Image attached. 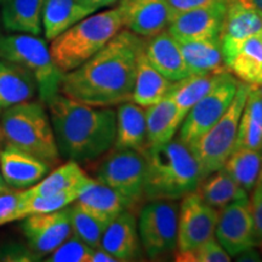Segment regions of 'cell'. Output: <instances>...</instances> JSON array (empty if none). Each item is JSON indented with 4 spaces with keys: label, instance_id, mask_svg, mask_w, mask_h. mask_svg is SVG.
I'll return each mask as SVG.
<instances>
[{
    "label": "cell",
    "instance_id": "30bf717a",
    "mask_svg": "<svg viewBox=\"0 0 262 262\" xmlns=\"http://www.w3.org/2000/svg\"><path fill=\"white\" fill-rule=\"evenodd\" d=\"M239 81L231 72H227L208 95L193 106L186 114L180 126L179 140L186 146L205 134L222 117L237 93Z\"/></svg>",
    "mask_w": 262,
    "mask_h": 262
},
{
    "label": "cell",
    "instance_id": "74e56055",
    "mask_svg": "<svg viewBox=\"0 0 262 262\" xmlns=\"http://www.w3.org/2000/svg\"><path fill=\"white\" fill-rule=\"evenodd\" d=\"M25 201L24 189H3L0 191V226L22 220V204Z\"/></svg>",
    "mask_w": 262,
    "mask_h": 262
},
{
    "label": "cell",
    "instance_id": "5b68a950",
    "mask_svg": "<svg viewBox=\"0 0 262 262\" xmlns=\"http://www.w3.org/2000/svg\"><path fill=\"white\" fill-rule=\"evenodd\" d=\"M0 133L5 145H11L48 163L60 162L50 116L41 102H22L2 112Z\"/></svg>",
    "mask_w": 262,
    "mask_h": 262
},
{
    "label": "cell",
    "instance_id": "9c48e42d",
    "mask_svg": "<svg viewBox=\"0 0 262 262\" xmlns=\"http://www.w3.org/2000/svg\"><path fill=\"white\" fill-rule=\"evenodd\" d=\"M143 253L158 258L178 249L179 204L172 199H152L142 206L137 220Z\"/></svg>",
    "mask_w": 262,
    "mask_h": 262
},
{
    "label": "cell",
    "instance_id": "d6986e66",
    "mask_svg": "<svg viewBox=\"0 0 262 262\" xmlns=\"http://www.w3.org/2000/svg\"><path fill=\"white\" fill-rule=\"evenodd\" d=\"M143 51L149 63L169 80L179 81L189 75L179 42L168 29L143 38Z\"/></svg>",
    "mask_w": 262,
    "mask_h": 262
},
{
    "label": "cell",
    "instance_id": "e0dca14e",
    "mask_svg": "<svg viewBox=\"0 0 262 262\" xmlns=\"http://www.w3.org/2000/svg\"><path fill=\"white\" fill-rule=\"evenodd\" d=\"M100 247L119 262L139 260L142 255L137 219L131 210H125L108 222Z\"/></svg>",
    "mask_w": 262,
    "mask_h": 262
},
{
    "label": "cell",
    "instance_id": "d4e9b609",
    "mask_svg": "<svg viewBox=\"0 0 262 262\" xmlns=\"http://www.w3.org/2000/svg\"><path fill=\"white\" fill-rule=\"evenodd\" d=\"M183 60L191 74H221L229 72L219 39L212 40H178Z\"/></svg>",
    "mask_w": 262,
    "mask_h": 262
},
{
    "label": "cell",
    "instance_id": "681fc988",
    "mask_svg": "<svg viewBox=\"0 0 262 262\" xmlns=\"http://www.w3.org/2000/svg\"><path fill=\"white\" fill-rule=\"evenodd\" d=\"M5 2V0H0V4H2V3H4Z\"/></svg>",
    "mask_w": 262,
    "mask_h": 262
},
{
    "label": "cell",
    "instance_id": "e575fe53",
    "mask_svg": "<svg viewBox=\"0 0 262 262\" xmlns=\"http://www.w3.org/2000/svg\"><path fill=\"white\" fill-rule=\"evenodd\" d=\"M79 192L80 188H75L51 195H39L31 196V198L25 196L24 204H22V220L33 214H45V212L63 209L77 201Z\"/></svg>",
    "mask_w": 262,
    "mask_h": 262
},
{
    "label": "cell",
    "instance_id": "f1b7e54d",
    "mask_svg": "<svg viewBox=\"0 0 262 262\" xmlns=\"http://www.w3.org/2000/svg\"><path fill=\"white\" fill-rule=\"evenodd\" d=\"M195 192L206 204L217 210L239 199L248 198V192L225 169L217 170L203 179Z\"/></svg>",
    "mask_w": 262,
    "mask_h": 262
},
{
    "label": "cell",
    "instance_id": "5bb4252c",
    "mask_svg": "<svg viewBox=\"0 0 262 262\" xmlns=\"http://www.w3.org/2000/svg\"><path fill=\"white\" fill-rule=\"evenodd\" d=\"M22 232L35 254L48 256L72 233L68 206L57 211L27 216L22 222Z\"/></svg>",
    "mask_w": 262,
    "mask_h": 262
},
{
    "label": "cell",
    "instance_id": "816d5d0a",
    "mask_svg": "<svg viewBox=\"0 0 262 262\" xmlns=\"http://www.w3.org/2000/svg\"><path fill=\"white\" fill-rule=\"evenodd\" d=\"M261 245V253H262V244H260Z\"/></svg>",
    "mask_w": 262,
    "mask_h": 262
},
{
    "label": "cell",
    "instance_id": "3957f363",
    "mask_svg": "<svg viewBox=\"0 0 262 262\" xmlns=\"http://www.w3.org/2000/svg\"><path fill=\"white\" fill-rule=\"evenodd\" d=\"M145 199H181L194 192L202 181L198 162L180 140L149 147L146 150Z\"/></svg>",
    "mask_w": 262,
    "mask_h": 262
},
{
    "label": "cell",
    "instance_id": "7dc6e473",
    "mask_svg": "<svg viewBox=\"0 0 262 262\" xmlns=\"http://www.w3.org/2000/svg\"><path fill=\"white\" fill-rule=\"evenodd\" d=\"M250 3H253V4L256 6L257 9H260L262 11V0H249Z\"/></svg>",
    "mask_w": 262,
    "mask_h": 262
},
{
    "label": "cell",
    "instance_id": "f6af8a7d",
    "mask_svg": "<svg viewBox=\"0 0 262 262\" xmlns=\"http://www.w3.org/2000/svg\"><path fill=\"white\" fill-rule=\"evenodd\" d=\"M6 188H9V186L6 185V182L4 181V179H3L2 171H0V191H3V189H6Z\"/></svg>",
    "mask_w": 262,
    "mask_h": 262
},
{
    "label": "cell",
    "instance_id": "9a60e30c",
    "mask_svg": "<svg viewBox=\"0 0 262 262\" xmlns=\"http://www.w3.org/2000/svg\"><path fill=\"white\" fill-rule=\"evenodd\" d=\"M227 3L191 10L175 16L168 31L176 40H212L219 39Z\"/></svg>",
    "mask_w": 262,
    "mask_h": 262
},
{
    "label": "cell",
    "instance_id": "8d00e7d4",
    "mask_svg": "<svg viewBox=\"0 0 262 262\" xmlns=\"http://www.w3.org/2000/svg\"><path fill=\"white\" fill-rule=\"evenodd\" d=\"M176 260L183 262H229L232 258L216 238H212L193 250L179 251L176 254Z\"/></svg>",
    "mask_w": 262,
    "mask_h": 262
},
{
    "label": "cell",
    "instance_id": "52a82bcc",
    "mask_svg": "<svg viewBox=\"0 0 262 262\" xmlns=\"http://www.w3.org/2000/svg\"><path fill=\"white\" fill-rule=\"evenodd\" d=\"M250 85L239 83L231 106L205 134L194 141L189 149L198 162L202 180L224 168L226 160L235 148L238 125Z\"/></svg>",
    "mask_w": 262,
    "mask_h": 262
},
{
    "label": "cell",
    "instance_id": "484cf974",
    "mask_svg": "<svg viewBox=\"0 0 262 262\" xmlns=\"http://www.w3.org/2000/svg\"><path fill=\"white\" fill-rule=\"evenodd\" d=\"M45 0H5L0 18L6 31L39 35L42 32V8Z\"/></svg>",
    "mask_w": 262,
    "mask_h": 262
},
{
    "label": "cell",
    "instance_id": "ffe728a7",
    "mask_svg": "<svg viewBox=\"0 0 262 262\" xmlns=\"http://www.w3.org/2000/svg\"><path fill=\"white\" fill-rule=\"evenodd\" d=\"M77 202L88 211L107 222L120 212L135 208L122 193L93 178H89L80 188Z\"/></svg>",
    "mask_w": 262,
    "mask_h": 262
},
{
    "label": "cell",
    "instance_id": "c3c4849f",
    "mask_svg": "<svg viewBox=\"0 0 262 262\" xmlns=\"http://www.w3.org/2000/svg\"><path fill=\"white\" fill-rule=\"evenodd\" d=\"M3 139H2V133H0V142H2Z\"/></svg>",
    "mask_w": 262,
    "mask_h": 262
},
{
    "label": "cell",
    "instance_id": "6da1fadb",
    "mask_svg": "<svg viewBox=\"0 0 262 262\" xmlns=\"http://www.w3.org/2000/svg\"><path fill=\"white\" fill-rule=\"evenodd\" d=\"M142 42V38L123 28L93 57L63 74L60 93L94 107H114L131 101Z\"/></svg>",
    "mask_w": 262,
    "mask_h": 262
},
{
    "label": "cell",
    "instance_id": "7bdbcfd3",
    "mask_svg": "<svg viewBox=\"0 0 262 262\" xmlns=\"http://www.w3.org/2000/svg\"><path fill=\"white\" fill-rule=\"evenodd\" d=\"M90 262H119L113 255H111L108 251L104 250L101 247L95 248L93 256H91Z\"/></svg>",
    "mask_w": 262,
    "mask_h": 262
},
{
    "label": "cell",
    "instance_id": "83f0119b",
    "mask_svg": "<svg viewBox=\"0 0 262 262\" xmlns=\"http://www.w3.org/2000/svg\"><path fill=\"white\" fill-rule=\"evenodd\" d=\"M226 64L241 83L260 88L262 85V33L242 42Z\"/></svg>",
    "mask_w": 262,
    "mask_h": 262
},
{
    "label": "cell",
    "instance_id": "ab89813d",
    "mask_svg": "<svg viewBox=\"0 0 262 262\" xmlns=\"http://www.w3.org/2000/svg\"><path fill=\"white\" fill-rule=\"evenodd\" d=\"M250 208L254 220V232L256 244H262V186L256 185L250 198Z\"/></svg>",
    "mask_w": 262,
    "mask_h": 262
},
{
    "label": "cell",
    "instance_id": "603a6c76",
    "mask_svg": "<svg viewBox=\"0 0 262 262\" xmlns=\"http://www.w3.org/2000/svg\"><path fill=\"white\" fill-rule=\"evenodd\" d=\"M173 83L175 81L169 80L149 63L143 51L142 42V48L137 55L136 75L131 101L143 108L152 106L168 96Z\"/></svg>",
    "mask_w": 262,
    "mask_h": 262
},
{
    "label": "cell",
    "instance_id": "cb8c5ba5",
    "mask_svg": "<svg viewBox=\"0 0 262 262\" xmlns=\"http://www.w3.org/2000/svg\"><path fill=\"white\" fill-rule=\"evenodd\" d=\"M37 91V81L29 72L12 62L0 60V113L32 100Z\"/></svg>",
    "mask_w": 262,
    "mask_h": 262
},
{
    "label": "cell",
    "instance_id": "d590c367",
    "mask_svg": "<svg viewBox=\"0 0 262 262\" xmlns=\"http://www.w3.org/2000/svg\"><path fill=\"white\" fill-rule=\"evenodd\" d=\"M94 248L71 233L45 258L47 262H90Z\"/></svg>",
    "mask_w": 262,
    "mask_h": 262
},
{
    "label": "cell",
    "instance_id": "f5cc1de1",
    "mask_svg": "<svg viewBox=\"0 0 262 262\" xmlns=\"http://www.w3.org/2000/svg\"><path fill=\"white\" fill-rule=\"evenodd\" d=\"M226 2H228V0H226Z\"/></svg>",
    "mask_w": 262,
    "mask_h": 262
},
{
    "label": "cell",
    "instance_id": "2e32d148",
    "mask_svg": "<svg viewBox=\"0 0 262 262\" xmlns=\"http://www.w3.org/2000/svg\"><path fill=\"white\" fill-rule=\"evenodd\" d=\"M124 28L142 38L168 29L172 19L166 0H119Z\"/></svg>",
    "mask_w": 262,
    "mask_h": 262
},
{
    "label": "cell",
    "instance_id": "836d02e7",
    "mask_svg": "<svg viewBox=\"0 0 262 262\" xmlns=\"http://www.w3.org/2000/svg\"><path fill=\"white\" fill-rule=\"evenodd\" d=\"M72 233L91 248H98L108 222L84 209L77 201L68 205Z\"/></svg>",
    "mask_w": 262,
    "mask_h": 262
},
{
    "label": "cell",
    "instance_id": "4dcf8cb0",
    "mask_svg": "<svg viewBox=\"0 0 262 262\" xmlns=\"http://www.w3.org/2000/svg\"><path fill=\"white\" fill-rule=\"evenodd\" d=\"M227 73V72H226ZM226 73L221 74H191L183 79L175 81L168 96L178 107L179 112L185 118L189 110L214 89Z\"/></svg>",
    "mask_w": 262,
    "mask_h": 262
},
{
    "label": "cell",
    "instance_id": "7c38bea8",
    "mask_svg": "<svg viewBox=\"0 0 262 262\" xmlns=\"http://www.w3.org/2000/svg\"><path fill=\"white\" fill-rule=\"evenodd\" d=\"M216 241L231 257L250 247H256L254 220L249 198L239 199L219 210Z\"/></svg>",
    "mask_w": 262,
    "mask_h": 262
},
{
    "label": "cell",
    "instance_id": "7402d4cb",
    "mask_svg": "<svg viewBox=\"0 0 262 262\" xmlns=\"http://www.w3.org/2000/svg\"><path fill=\"white\" fill-rule=\"evenodd\" d=\"M97 10L83 0H45L42 8V32L45 39L54 40Z\"/></svg>",
    "mask_w": 262,
    "mask_h": 262
},
{
    "label": "cell",
    "instance_id": "8fae6325",
    "mask_svg": "<svg viewBox=\"0 0 262 262\" xmlns=\"http://www.w3.org/2000/svg\"><path fill=\"white\" fill-rule=\"evenodd\" d=\"M181 199L179 205L178 251H189L215 238L219 210L206 204L195 191Z\"/></svg>",
    "mask_w": 262,
    "mask_h": 262
},
{
    "label": "cell",
    "instance_id": "4fadbf2b",
    "mask_svg": "<svg viewBox=\"0 0 262 262\" xmlns=\"http://www.w3.org/2000/svg\"><path fill=\"white\" fill-rule=\"evenodd\" d=\"M262 33V11L249 0H228L220 40L227 62L244 40Z\"/></svg>",
    "mask_w": 262,
    "mask_h": 262
},
{
    "label": "cell",
    "instance_id": "f546056e",
    "mask_svg": "<svg viewBox=\"0 0 262 262\" xmlns=\"http://www.w3.org/2000/svg\"><path fill=\"white\" fill-rule=\"evenodd\" d=\"M89 178L90 176L80 168L79 163L70 160L63 165L57 166L47 178H42L35 185L24 189V193L27 198L56 194L70 189L81 188Z\"/></svg>",
    "mask_w": 262,
    "mask_h": 262
},
{
    "label": "cell",
    "instance_id": "1f68e13d",
    "mask_svg": "<svg viewBox=\"0 0 262 262\" xmlns=\"http://www.w3.org/2000/svg\"><path fill=\"white\" fill-rule=\"evenodd\" d=\"M235 147L262 149V93L250 86L238 125Z\"/></svg>",
    "mask_w": 262,
    "mask_h": 262
},
{
    "label": "cell",
    "instance_id": "bcb514c9",
    "mask_svg": "<svg viewBox=\"0 0 262 262\" xmlns=\"http://www.w3.org/2000/svg\"><path fill=\"white\" fill-rule=\"evenodd\" d=\"M262 153V149H261ZM256 185L262 186V158H261V166H260V172H258V178H257V183Z\"/></svg>",
    "mask_w": 262,
    "mask_h": 262
},
{
    "label": "cell",
    "instance_id": "277c9868",
    "mask_svg": "<svg viewBox=\"0 0 262 262\" xmlns=\"http://www.w3.org/2000/svg\"><path fill=\"white\" fill-rule=\"evenodd\" d=\"M124 28L120 9L91 14L51 40L50 54L62 73L75 70L93 57Z\"/></svg>",
    "mask_w": 262,
    "mask_h": 262
},
{
    "label": "cell",
    "instance_id": "ba28073f",
    "mask_svg": "<svg viewBox=\"0 0 262 262\" xmlns=\"http://www.w3.org/2000/svg\"><path fill=\"white\" fill-rule=\"evenodd\" d=\"M147 160L143 152L112 147L94 168L95 180L110 186L134 205L145 199Z\"/></svg>",
    "mask_w": 262,
    "mask_h": 262
},
{
    "label": "cell",
    "instance_id": "60d3db41",
    "mask_svg": "<svg viewBox=\"0 0 262 262\" xmlns=\"http://www.w3.org/2000/svg\"><path fill=\"white\" fill-rule=\"evenodd\" d=\"M170 11H171L172 18L182 12L191 11V10L205 8V6H211L221 3H227L226 0H166Z\"/></svg>",
    "mask_w": 262,
    "mask_h": 262
},
{
    "label": "cell",
    "instance_id": "ee69618b",
    "mask_svg": "<svg viewBox=\"0 0 262 262\" xmlns=\"http://www.w3.org/2000/svg\"><path fill=\"white\" fill-rule=\"evenodd\" d=\"M83 2L95 6V8L101 9V8H106V6L116 4V3L119 2V0H83Z\"/></svg>",
    "mask_w": 262,
    "mask_h": 262
},
{
    "label": "cell",
    "instance_id": "f907efd6",
    "mask_svg": "<svg viewBox=\"0 0 262 262\" xmlns=\"http://www.w3.org/2000/svg\"><path fill=\"white\" fill-rule=\"evenodd\" d=\"M260 90H261V93H262V85L260 86Z\"/></svg>",
    "mask_w": 262,
    "mask_h": 262
},
{
    "label": "cell",
    "instance_id": "d6a6232c",
    "mask_svg": "<svg viewBox=\"0 0 262 262\" xmlns=\"http://www.w3.org/2000/svg\"><path fill=\"white\" fill-rule=\"evenodd\" d=\"M261 158V149L235 147L222 169H225L241 187L247 192H251L257 183Z\"/></svg>",
    "mask_w": 262,
    "mask_h": 262
},
{
    "label": "cell",
    "instance_id": "b9f144b4",
    "mask_svg": "<svg viewBox=\"0 0 262 262\" xmlns=\"http://www.w3.org/2000/svg\"><path fill=\"white\" fill-rule=\"evenodd\" d=\"M234 257H235V260L239 262H250V261L260 262V261H262L260 251H258L255 247H250V248L245 249V250L242 251V253L235 255Z\"/></svg>",
    "mask_w": 262,
    "mask_h": 262
},
{
    "label": "cell",
    "instance_id": "7a4b0ae2",
    "mask_svg": "<svg viewBox=\"0 0 262 262\" xmlns=\"http://www.w3.org/2000/svg\"><path fill=\"white\" fill-rule=\"evenodd\" d=\"M60 156L77 163L100 159L114 146L116 111L77 102L61 93L47 103Z\"/></svg>",
    "mask_w": 262,
    "mask_h": 262
},
{
    "label": "cell",
    "instance_id": "44dd1931",
    "mask_svg": "<svg viewBox=\"0 0 262 262\" xmlns=\"http://www.w3.org/2000/svg\"><path fill=\"white\" fill-rule=\"evenodd\" d=\"M116 141L114 148L135 149L146 153L148 149L145 108L133 101L117 106Z\"/></svg>",
    "mask_w": 262,
    "mask_h": 262
},
{
    "label": "cell",
    "instance_id": "f35d334b",
    "mask_svg": "<svg viewBox=\"0 0 262 262\" xmlns=\"http://www.w3.org/2000/svg\"><path fill=\"white\" fill-rule=\"evenodd\" d=\"M41 257L28 245L21 243H6L0 247V262H34Z\"/></svg>",
    "mask_w": 262,
    "mask_h": 262
},
{
    "label": "cell",
    "instance_id": "8992f818",
    "mask_svg": "<svg viewBox=\"0 0 262 262\" xmlns=\"http://www.w3.org/2000/svg\"><path fill=\"white\" fill-rule=\"evenodd\" d=\"M0 60L21 66L34 77L42 103L47 104L60 94L64 73L55 64L47 42L38 35L25 33L0 35Z\"/></svg>",
    "mask_w": 262,
    "mask_h": 262
},
{
    "label": "cell",
    "instance_id": "ac0fdd59",
    "mask_svg": "<svg viewBox=\"0 0 262 262\" xmlns=\"http://www.w3.org/2000/svg\"><path fill=\"white\" fill-rule=\"evenodd\" d=\"M51 166L17 147L5 145L0 149V171L11 188H28L48 175Z\"/></svg>",
    "mask_w": 262,
    "mask_h": 262
},
{
    "label": "cell",
    "instance_id": "4316f807",
    "mask_svg": "<svg viewBox=\"0 0 262 262\" xmlns=\"http://www.w3.org/2000/svg\"><path fill=\"white\" fill-rule=\"evenodd\" d=\"M145 111L148 148L171 141L185 119L169 96L145 108Z\"/></svg>",
    "mask_w": 262,
    "mask_h": 262
}]
</instances>
